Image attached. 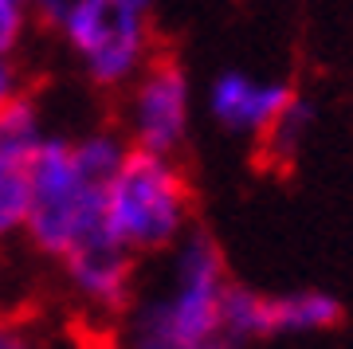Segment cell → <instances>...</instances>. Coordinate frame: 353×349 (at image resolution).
Listing matches in <instances>:
<instances>
[{
	"mask_svg": "<svg viewBox=\"0 0 353 349\" xmlns=\"http://www.w3.org/2000/svg\"><path fill=\"white\" fill-rule=\"evenodd\" d=\"M36 12L20 4V0H0V51L16 55V48L28 39V28H32Z\"/></svg>",
	"mask_w": 353,
	"mask_h": 349,
	"instance_id": "11",
	"label": "cell"
},
{
	"mask_svg": "<svg viewBox=\"0 0 353 349\" xmlns=\"http://www.w3.org/2000/svg\"><path fill=\"white\" fill-rule=\"evenodd\" d=\"M130 141L122 130L99 126L87 134H48L32 173V204L24 239L39 255L63 263L79 248H90L106 232V192L122 169Z\"/></svg>",
	"mask_w": 353,
	"mask_h": 349,
	"instance_id": "1",
	"label": "cell"
},
{
	"mask_svg": "<svg viewBox=\"0 0 353 349\" xmlns=\"http://www.w3.org/2000/svg\"><path fill=\"white\" fill-rule=\"evenodd\" d=\"M232 287L224 251L192 228L165 251L153 287H138L122 310V349H201L220 337L224 295Z\"/></svg>",
	"mask_w": 353,
	"mask_h": 349,
	"instance_id": "2",
	"label": "cell"
},
{
	"mask_svg": "<svg viewBox=\"0 0 353 349\" xmlns=\"http://www.w3.org/2000/svg\"><path fill=\"white\" fill-rule=\"evenodd\" d=\"M20 4H28L32 12H39V4H43V0H20Z\"/></svg>",
	"mask_w": 353,
	"mask_h": 349,
	"instance_id": "14",
	"label": "cell"
},
{
	"mask_svg": "<svg viewBox=\"0 0 353 349\" xmlns=\"http://www.w3.org/2000/svg\"><path fill=\"white\" fill-rule=\"evenodd\" d=\"M267 337H306V334H326L341 322V302L318 287L303 290H283L263 299Z\"/></svg>",
	"mask_w": 353,
	"mask_h": 349,
	"instance_id": "9",
	"label": "cell"
},
{
	"mask_svg": "<svg viewBox=\"0 0 353 349\" xmlns=\"http://www.w3.org/2000/svg\"><path fill=\"white\" fill-rule=\"evenodd\" d=\"M0 349H39L24 330H8V326H0Z\"/></svg>",
	"mask_w": 353,
	"mask_h": 349,
	"instance_id": "13",
	"label": "cell"
},
{
	"mask_svg": "<svg viewBox=\"0 0 353 349\" xmlns=\"http://www.w3.org/2000/svg\"><path fill=\"white\" fill-rule=\"evenodd\" d=\"M192 83L185 67L173 59H153L126 90H122V137L130 150L176 157L192 130Z\"/></svg>",
	"mask_w": 353,
	"mask_h": 349,
	"instance_id": "5",
	"label": "cell"
},
{
	"mask_svg": "<svg viewBox=\"0 0 353 349\" xmlns=\"http://www.w3.org/2000/svg\"><path fill=\"white\" fill-rule=\"evenodd\" d=\"M299 99L290 83L283 79H263L255 71H240V67H228L208 83V114L220 130L236 137H255L263 141L271 134V126L287 114V106Z\"/></svg>",
	"mask_w": 353,
	"mask_h": 349,
	"instance_id": "7",
	"label": "cell"
},
{
	"mask_svg": "<svg viewBox=\"0 0 353 349\" xmlns=\"http://www.w3.org/2000/svg\"><path fill=\"white\" fill-rule=\"evenodd\" d=\"M310 122H314V106H310L306 99H294L287 106V114L271 126V134L259 141L263 153L271 157V161H290V157H299L306 134H310Z\"/></svg>",
	"mask_w": 353,
	"mask_h": 349,
	"instance_id": "10",
	"label": "cell"
},
{
	"mask_svg": "<svg viewBox=\"0 0 353 349\" xmlns=\"http://www.w3.org/2000/svg\"><path fill=\"white\" fill-rule=\"evenodd\" d=\"M59 267H63L71 295L90 314L122 318V310L130 306L134 290H138V259L126 248H118L114 239H99L90 248H79Z\"/></svg>",
	"mask_w": 353,
	"mask_h": 349,
	"instance_id": "8",
	"label": "cell"
},
{
	"mask_svg": "<svg viewBox=\"0 0 353 349\" xmlns=\"http://www.w3.org/2000/svg\"><path fill=\"white\" fill-rule=\"evenodd\" d=\"M106 232L134 259L165 255L192 232V188L176 157L130 150L106 192Z\"/></svg>",
	"mask_w": 353,
	"mask_h": 349,
	"instance_id": "4",
	"label": "cell"
},
{
	"mask_svg": "<svg viewBox=\"0 0 353 349\" xmlns=\"http://www.w3.org/2000/svg\"><path fill=\"white\" fill-rule=\"evenodd\" d=\"M150 12L138 0H43L36 16L59 32L87 83L126 90L157 59Z\"/></svg>",
	"mask_w": 353,
	"mask_h": 349,
	"instance_id": "3",
	"label": "cell"
},
{
	"mask_svg": "<svg viewBox=\"0 0 353 349\" xmlns=\"http://www.w3.org/2000/svg\"><path fill=\"white\" fill-rule=\"evenodd\" d=\"M51 130L39 106L24 94L0 110V243L24 236L32 173H36L39 146Z\"/></svg>",
	"mask_w": 353,
	"mask_h": 349,
	"instance_id": "6",
	"label": "cell"
},
{
	"mask_svg": "<svg viewBox=\"0 0 353 349\" xmlns=\"http://www.w3.org/2000/svg\"><path fill=\"white\" fill-rule=\"evenodd\" d=\"M20 99V71H16V59L8 51H0V110L8 102Z\"/></svg>",
	"mask_w": 353,
	"mask_h": 349,
	"instance_id": "12",
	"label": "cell"
}]
</instances>
